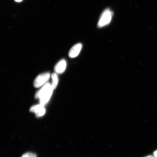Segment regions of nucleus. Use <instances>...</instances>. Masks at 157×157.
I'll return each mask as SVG.
<instances>
[{
	"label": "nucleus",
	"mask_w": 157,
	"mask_h": 157,
	"mask_svg": "<svg viewBox=\"0 0 157 157\" xmlns=\"http://www.w3.org/2000/svg\"><path fill=\"white\" fill-rule=\"evenodd\" d=\"M113 12L109 9L103 12L98 23V27L101 28L106 26L110 23L113 16Z\"/></svg>",
	"instance_id": "obj_1"
},
{
	"label": "nucleus",
	"mask_w": 157,
	"mask_h": 157,
	"mask_svg": "<svg viewBox=\"0 0 157 157\" xmlns=\"http://www.w3.org/2000/svg\"><path fill=\"white\" fill-rule=\"evenodd\" d=\"M50 77V74L48 72L39 75L35 78L34 82V86L35 88H39L44 85L48 81Z\"/></svg>",
	"instance_id": "obj_2"
},
{
	"label": "nucleus",
	"mask_w": 157,
	"mask_h": 157,
	"mask_svg": "<svg viewBox=\"0 0 157 157\" xmlns=\"http://www.w3.org/2000/svg\"><path fill=\"white\" fill-rule=\"evenodd\" d=\"M44 106L40 104L38 105H34L30 108L29 111L31 112L36 113L37 117H42L46 113V109Z\"/></svg>",
	"instance_id": "obj_3"
},
{
	"label": "nucleus",
	"mask_w": 157,
	"mask_h": 157,
	"mask_svg": "<svg viewBox=\"0 0 157 157\" xmlns=\"http://www.w3.org/2000/svg\"><path fill=\"white\" fill-rule=\"evenodd\" d=\"M82 48V45L81 44H78L75 45L69 52V56L71 58L76 57L80 54Z\"/></svg>",
	"instance_id": "obj_4"
},
{
	"label": "nucleus",
	"mask_w": 157,
	"mask_h": 157,
	"mask_svg": "<svg viewBox=\"0 0 157 157\" xmlns=\"http://www.w3.org/2000/svg\"><path fill=\"white\" fill-rule=\"evenodd\" d=\"M66 62L64 59L61 60L55 66L54 71L56 73L62 74L65 71L66 68Z\"/></svg>",
	"instance_id": "obj_5"
},
{
	"label": "nucleus",
	"mask_w": 157,
	"mask_h": 157,
	"mask_svg": "<svg viewBox=\"0 0 157 157\" xmlns=\"http://www.w3.org/2000/svg\"><path fill=\"white\" fill-rule=\"evenodd\" d=\"M52 88V85L49 83L45 84L44 87L37 92L35 94V98L36 99H40L42 96L48 92Z\"/></svg>",
	"instance_id": "obj_6"
},
{
	"label": "nucleus",
	"mask_w": 157,
	"mask_h": 157,
	"mask_svg": "<svg viewBox=\"0 0 157 157\" xmlns=\"http://www.w3.org/2000/svg\"><path fill=\"white\" fill-rule=\"evenodd\" d=\"M53 90L54 89L52 87L48 92H47L46 94H45L44 96L39 99L40 104L44 105L48 102L52 95Z\"/></svg>",
	"instance_id": "obj_7"
},
{
	"label": "nucleus",
	"mask_w": 157,
	"mask_h": 157,
	"mask_svg": "<svg viewBox=\"0 0 157 157\" xmlns=\"http://www.w3.org/2000/svg\"><path fill=\"white\" fill-rule=\"evenodd\" d=\"M52 83L51 84L52 87L54 90L56 89L57 86L58 78L57 75L56 73H53L52 75Z\"/></svg>",
	"instance_id": "obj_8"
},
{
	"label": "nucleus",
	"mask_w": 157,
	"mask_h": 157,
	"mask_svg": "<svg viewBox=\"0 0 157 157\" xmlns=\"http://www.w3.org/2000/svg\"><path fill=\"white\" fill-rule=\"evenodd\" d=\"M21 157H36V155L34 153L28 152L23 155Z\"/></svg>",
	"instance_id": "obj_9"
},
{
	"label": "nucleus",
	"mask_w": 157,
	"mask_h": 157,
	"mask_svg": "<svg viewBox=\"0 0 157 157\" xmlns=\"http://www.w3.org/2000/svg\"><path fill=\"white\" fill-rule=\"evenodd\" d=\"M154 156L155 157H157V150L155 151L154 152Z\"/></svg>",
	"instance_id": "obj_10"
},
{
	"label": "nucleus",
	"mask_w": 157,
	"mask_h": 157,
	"mask_svg": "<svg viewBox=\"0 0 157 157\" xmlns=\"http://www.w3.org/2000/svg\"><path fill=\"white\" fill-rule=\"evenodd\" d=\"M16 2H21L22 1V0H15Z\"/></svg>",
	"instance_id": "obj_11"
},
{
	"label": "nucleus",
	"mask_w": 157,
	"mask_h": 157,
	"mask_svg": "<svg viewBox=\"0 0 157 157\" xmlns=\"http://www.w3.org/2000/svg\"><path fill=\"white\" fill-rule=\"evenodd\" d=\"M155 157L154 156V155L152 156V155H150V156H146V157Z\"/></svg>",
	"instance_id": "obj_12"
}]
</instances>
